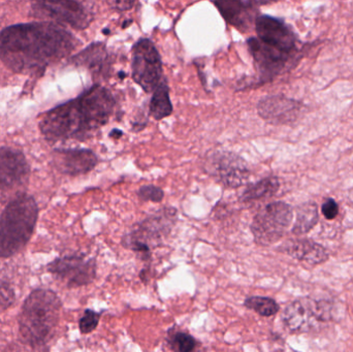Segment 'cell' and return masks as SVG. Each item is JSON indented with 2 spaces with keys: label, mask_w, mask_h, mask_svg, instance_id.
Listing matches in <instances>:
<instances>
[{
  "label": "cell",
  "mask_w": 353,
  "mask_h": 352,
  "mask_svg": "<svg viewBox=\"0 0 353 352\" xmlns=\"http://www.w3.org/2000/svg\"><path fill=\"white\" fill-rule=\"evenodd\" d=\"M76 47L77 39L55 23L12 25L0 32V60L19 74L41 72Z\"/></svg>",
  "instance_id": "cell-1"
},
{
  "label": "cell",
  "mask_w": 353,
  "mask_h": 352,
  "mask_svg": "<svg viewBox=\"0 0 353 352\" xmlns=\"http://www.w3.org/2000/svg\"><path fill=\"white\" fill-rule=\"evenodd\" d=\"M115 107L113 95L105 87L94 86L41 116L39 130L49 142L84 141L109 122Z\"/></svg>",
  "instance_id": "cell-2"
},
{
  "label": "cell",
  "mask_w": 353,
  "mask_h": 352,
  "mask_svg": "<svg viewBox=\"0 0 353 352\" xmlns=\"http://www.w3.org/2000/svg\"><path fill=\"white\" fill-rule=\"evenodd\" d=\"M61 301L49 289H35L23 304L19 316L21 338L33 349L48 344L59 322Z\"/></svg>",
  "instance_id": "cell-3"
},
{
  "label": "cell",
  "mask_w": 353,
  "mask_h": 352,
  "mask_svg": "<svg viewBox=\"0 0 353 352\" xmlns=\"http://www.w3.org/2000/svg\"><path fill=\"white\" fill-rule=\"evenodd\" d=\"M39 207L32 196H16L0 215V258H8L22 251L34 233Z\"/></svg>",
  "instance_id": "cell-4"
},
{
  "label": "cell",
  "mask_w": 353,
  "mask_h": 352,
  "mask_svg": "<svg viewBox=\"0 0 353 352\" xmlns=\"http://www.w3.org/2000/svg\"><path fill=\"white\" fill-rule=\"evenodd\" d=\"M176 212L175 208L165 207L137 223L122 238V246L138 254L144 262L150 260L152 250L163 245L171 235L176 222Z\"/></svg>",
  "instance_id": "cell-5"
},
{
  "label": "cell",
  "mask_w": 353,
  "mask_h": 352,
  "mask_svg": "<svg viewBox=\"0 0 353 352\" xmlns=\"http://www.w3.org/2000/svg\"><path fill=\"white\" fill-rule=\"evenodd\" d=\"M294 220V210L284 202H275L257 212L250 229L255 243L271 246L278 243L288 233Z\"/></svg>",
  "instance_id": "cell-6"
},
{
  "label": "cell",
  "mask_w": 353,
  "mask_h": 352,
  "mask_svg": "<svg viewBox=\"0 0 353 352\" xmlns=\"http://www.w3.org/2000/svg\"><path fill=\"white\" fill-rule=\"evenodd\" d=\"M334 308L330 302L310 298L296 300L286 306L282 314L284 326L294 334L312 332L319 324L333 320Z\"/></svg>",
  "instance_id": "cell-7"
},
{
  "label": "cell",
  "mask_w": 353,
  "mask_h": 352,
  "mask_svg": "<svg viewBox=\"0 0 353 352\" xmlns=\"http://www.w3.org/2000/svg\"><path fill=\"white\" fill-rule=\"evenodd\" d=\"M203 169L223 187L232 189L245 185L250 177L246 161L230 151L210 153L203 161Z\"/></svg>",
  "instance_id": "cell-8"
},
{
  "label": "cell",
  "mask_w": 353,
  "mask_h": 352,
  "mask_svg": "<svg viewBox=\"0 0 353 352\" xmlns=\"http://www.w3.org/2000/svg\"><path fill=\"white\" fill-rule=\"evenodd\" d=\"M37 16L76 29L88 27L92 20L84 0H32Z\"/></svg>",
  "instance_id": "cell-9"
},
{
  "label": "cell",
  "mask_w": 353,
  "mask_h": 352,
  "mask_svg": "<svg viewBox=\"0 0 353 352\" xmlns=\"http://www.w3.org/2000/svg\"><path fill=\"white\" fill-rule=\"evenodd\" d=\"M163 65L161 56L152 41L142 39L132 52V78L146 92L154 91L161 83Z\"/></svg>",
  "instance_id": "cell-10"
},
{
  "label": "cell",
  "mask_w": 353,
  "mask_h": 352,
  "mask_svg": "<svg viewBox=\"0 0 353 352\" xmlns=\"http://www.w3.org/2000/svg\"><path fill=\"white\" fill-rule=\"evenodd\" d=\"M48 271L68 287L91 284L97 277V262L85 254H72L56 258L48 265Z\"/></svg>",
  "instance_id": "cell-11"
},
{
  "label": "cell",
  "mask_w": 353,
  "mask_h": 352,
  "mask_svg": "<svg viewBox=\"0 0 353 352\" xmlns=\"http://www.w3.org/2000/svg\"><path fill=\"white\" fill-rule=\"evenodd\" d=\"M257 39L267 45L288 53H296L298 37L294 31L281 19L259 16L255 21Z\"/></svg>",
  "instance_id": "cell-12"
},
{
  "label": "cell",
  "mask_w": 353,
  "mask_h": 352,
  "mask_svg": "<svg viewBox=\"0 0 353 352\" xmlns=\"http://www.w3.org/2000/svg\"><path fill=\"white\" fill-rule=\"evenodd\" d=\"M257 111L259 116L269 123L290 125L300 119L304 112V105L284 95H271L259 101Z\"/></svg>",
  "instance_id": "cell-13"
},
{
  "label": "cell",
  "mask_w": 353,
  "mask_h": 352,
  "mask_svg": "<svg viewBox=\"0 0 353 352\" xmlns=\"http://www.w3.org/2000/svg\"><path fill=\"white\" fill-rule=\"evenodd\" d=\"M250 53L254 58L255 63L259 68L261 76L265 81L271 80L274 76L283 72L290 62L294 58L296 53H288L276 49L272 45H267L259 39H252L248 41Z\"/></svg>",
  "instance_id": "cell-14"
},
{
  "label": "cell",
  "mask_w": 353,
  "mask_h": 352,
  "mask_svg": "<svg viewBox=\"0 0 353 352\" xmlns=\"http://www.w3.org/2000/svg\"><path fill=\"white\" fill-rule=\"evenodd\" d=\"M30 167L21 151L0 148V189L21 187L28 181Z\"/></svg>",
  "instance_id": "cell-15"
},
{
  "label": "cell",
  "mask_w": 353,
  "mask_h": 352,
  "mask_svg": "<svg viewBox=\"0 0 353 352\" xmlns=\"http://www.w3.org/2000/svg\"><path fill=\"white\" fill-rule=\"evenodd\" d=\"M53 163L60 173L77 177L93 171L99 165V157L89 149H61L54 152Z\"/></svg>",
  "instance_id": "cell-16"
},
{
  "label": "cell",
  "mask_w": 353,
  "mask_h": 352,
  "mask_svg": "<svg viewBox=\"0 0 353 352\" xmlns=\"http://www.w3.org/2000/svg\"><path fill=\"white\" fill-rule=\"evenodd\" d=\"M224 20L239 30L246 31L257 19L256 0H214Z\"/></svg>",
  "instance_id": "cell-17"
},
{
  "label": "cell",
  "mask_w": 353,
  "mask_h": 352,
  "mask_svg": "<svg viewBox=\"0 0 353 352\" xmlns=\"http://www.w3.org/2000/svg\"><path fill=\"white\" fill-rule=\"evenodd\" d=\"M281 250L294 260L311 266L323 264L330 258L329 252L323 246L309 239L290 240L283 244Z\"/></svg>",
  "instance_id": "cell-18"
},
{
  "label": "cell",
  "mask_w": 353,
  "mask_h": 352,
  "mask_svg": "<svg viewBox=\"0 0 353 352\" xmlns=\"http://www.w3.org/2000/svg\"><path fill=\"white\" fill-rule=\"evenodd\" d=\"M279 188L280 182L277 177L263 178L261 181L247 186L241 194L240 200L244 204H249L272 198L277 194Z\"/></svg>",
  "instance_id": "cell-19"
},
{
  "label": "cell",
  "mask_w": 353,
  "mask_h": 352,
  "mask_svg": "<svg viewBox=\"0 0 353 352\" xmlns=\"http://www.w3.org/2000/svg\"><path fill=\"white\" fill-rule=\"evenodd\" d=\"M319 220V207L314 202L305 203L296 208V217L292 233L294 235L304 236L312 231Z\"/></svg>",
  "instance_id": "cell-20"
},
{
  "label": "cell",
  "mask_w": 353,
  "mask_h": 352,
  "mask_svg": "<svg viewBox=\"0 0 353 352\" xmlns=\"http://www.w3.org/2000/svg\"><path fill=\"white\" fill-rule=\"evenodd\" d=\"M108 60L107 50L103 43H93L74 58L77 63L87 66L94 72H103Z\"/></svg>",
  "instance_id": "cell-21"
},
{
  "label": "cell",
  "mask_w": 353,
  "mask_h": 352,
  "mask_svg": "<svg viewBox=\"0 0 353 352\" xmlns=\"http://www.w3.org/2000/svg\"><path fill=\"white\" fill-rule=\"evenodd\" d=\"M173 113V105L170 99L169 87L167 83L161 82L155 88L150 103V115L155 120H163Z\"/></svg>",
  "instance_id": "cell-22"
},
{
  "label": "cell",
  "mask_w": 353,
  "mask_h": 352,
  "mask_svg": "<svg viewBox=\"0 0 353 352\" xmlns=\"http://www.w3.org/2000/svg\"><path fill=\"white\" fill-rule=\"evenodd\" d=\"M244 306L247 309L252 310L263 318H271L277 314L280 310V306L275 300L268 297H259V296L247 298L244 301Z\"/></svg>",
  "instance_id": "cell-23"
},
{
  "label": "cell",
  "mask_w": 353,
  "mask_h": 352,
  "mask_svg": "<svg viewBox=\"0 0 353 352\" xmlns=\"http://www.w3.org/2000/svg\"><path fill=\"white\" fill-rule=\"evenodd\" d=\"M170 349L178 352H190L197 346L196 340L184 332H176L168 337Z\"/></svg>",
  "instance_id": "cell-24"
},
{
  "label": "cell",
  "mask_w": 353,
  "mask_h": 352,
  "mask_svg": "<svg viewBox=\"0 0 353 352\" xmlns=\"http://www.w3.org/2000/svg\"><path fill=\"white\" fill-rule=\"evenodd\" d=\"M101 312H95L93 310L87 309L79 322V329L83 335H88L97 330L101 320Z\"/></svg>",
  "instance_id": "cell-25"
},
{
  "label": "cell",
  "mask_w": 353,
  "mask_h": 352,
  "mask_svg": "<svg viewBox=\"0 0 353 352\" xmlns=\"http://www.w3.org/2000/svg\"><path fill=\"white\" fill-rule=\"evenodd\" d=\"M137 196L142 202H152L159 204V203L163 202L165 192H163V188L159 187V186L144 185L138 190Z\"/></svg>",
  "instance_id": "cell-26"
},
{
  "label": "cell",
  "mask_w": 353,
  "mask_h": 352,
  "mask_svg": "<svg viewBox=\"0 0 353 352\" xmlns=\"http://www.w3.org/2000/svg\"><path fill=\"white\" fill-rule=\"evenodd\" d=\"M14 299L16 295L12 287L6 280L0 278V311L12 307Z\"/></svg>",
  "instance_id": "cell-27"
},
{
  "label": "cell",
  "mask_w": 353,
  "mask_h": 352,
  "mask_svg": "<svg viewBox=\"0 0 353 352\" xmlns=\"http://www.w3.org/2000/svg\"><path fill=\"white\" fill-rule=\"evenodd\" d=\"M321 212L327 220H334L339 214V206L333 198H327L321 207Z\"/></svg>",
  "instance_id": "cell-28"
},
{
  "label": "cell",
  "mask_w": 353,
  "mask_h": 352,
  "mask_svg": "<svg viewBox=\"0 0 353 352\" xmlns=\"http://www.w3.org/2000/svg\"><path fill=\"white\" fill-rule=\"evenodd\" d=\"M114 6L120 10H130L134 6L136 0H113Z\"/></svg>",
  "instance_id": "cell-29"
},
{
  "label": "cell",
  "mask_w": 353,
  "mask_h": 352,
  "mask_svg": "<svg viewBox=\"0 0 353 352\" xmlns=\"http://www.w3.org/2000/svg\"><path fill=\"white\" fill-rule=\"evenodd\" d=\"M122 134H123V132H120V130H114L113 132H112L111 134H110V136L114 138H119L120 136H122Z\"/></svg>",
  "instance_id": "cell-30"
},
{
  "label": "cell",
  "mask_w": 353,
  "mask_h": 352,
  "mask_svg": "<svg viewBox=\"0 0 353 352\" xmlns=\"http://www.w3.org/2000/svg\"><path fill=\"white\" fill-rule=\"evenodd\" d=\"M257 3L265 4V3H271V2L277 1V0H256Z\"/></svg>",
  "instance_id": "cell-31"
},
{
  "label": "cell",
  "mask_w": 353,
  "mask_h": 352,
  "mask_svg": "<svg viewBox=\"0 0 353 352\" xmlns=\"http://www.w3.org/2000/svg\"><path fill=\"white\" fill-rule=\"evenodd\" d=\"M348 198H350V202L353 204V189L350 190V194H348Z\"/></svg>",
  "instance_id": "cell-32"
}]
</instances>
